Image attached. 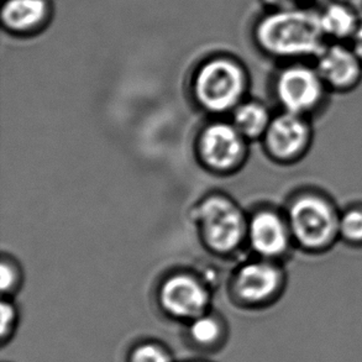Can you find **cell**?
<instances>
[{
  "label": "cell",
  "instance_id": "6da1fadb",
  "mask_svg": "<svg viewBox=\"0 0 362 362\" xmlns=\"http://www.w3.org/2000/svg\"><path fill=\"white\" fill-rule=\"evenodd\" d=\"M255 41L267 56L287 62L313 61L327 45L317 8L269 10L255 25Z\"/></svg>",
  "mask_w": 362,
  "mask_h": 362
},
{
  "label": "cell",
  "instance_id": "7a4b0ae2",
  "mask_svg": "<svg viewBox=\"0 0 362 362\" xmlns=\"http://www.w3.org/2000/svg\"><path fill=\"white\" fill-rule=\"evenodd\" d=\"M296 247L304 254L320 256L340 243L341 208L322 188L307 186L294 192L284 209Z\"/></svg>",
  "mask_w": 362,
  "mask_h": 362
},
{
  "label": "cell",
  "instance_id": "3957f363",
  "mask_svg": "<svg viewBox=\"0 0 362 362\" xmlns=\"http://www.w3.org/2000/svg\"><path fill=\"white\" fill-rule=\"evenodd\" d=\"M274 92L282 112L313 120L327 109L332 95L313 61L284 64L274 77Z\"/></svg>",
  "mask_w": 362,
  "mask_h": 362
},
{
  "label": "cell",
  "instance_id": "277c9868",
  "mask_svg": "<svg viewBox=\"0 0 362 362\" xmlns=\"http://www.w3.org/2000/svg\"><path fill=\"white\" fill-rule=\"evenodd\" d=\"M245 83L240 64L228 59H211L197 74V98L208 110L224 112L239 102Z\"/></svg>",
  "mask_w": 362,
  "mask_h": 362
},
{
  "label": "cell",
  "instance_id": "5b68a950",
  "mask_svg": "<svg viewBox=\"0 0 362 362\" xmlns=\"http://www.w3.org/2000/svg\"><path fill=\"white\" fill-rule=\"evenodd\" d=\"M314 137L313 119L281 110L269 122L264 146L274 161L293 165L308 156Z\"/></svg>",
  "mask_w": 362,
  "mask_h": 362
},
{
  "label": "cell",
  "instance_id": "8992f818",
  "mask_svg": "<svg viewBox=\"0 0 362 362\" xmlns=\"http://www.w3.org/2000/svg\"><path fill=\"white\" fill-rule=\"evenodd\" d=\"M197 214L211 249L226 252L240 244L246 226L240 211L230 201L213 197L202 203Z\"/></svg>",
  "mask_w": 362,
  "mask_h": 362
},
{
  "label": "cell",
  "instance_id": "52a82bcc",
  "mask_svg": "<svg viewBox=\"0 0 362 362\" xmlns=\"http://www.w3.org/2000/svg\"><path fill=\"white\" fill-rule=\"evenodd\" d=\"M287 284L286 272L277 261L261 259L245 264L239 271L235 292L239 300L247 305L261 307L274 303Z\"/></svg>",
  "mask_w": 362,
  "mask_h": 362
},
{
  "label": "cell",
  "instance_id": "ba28073f",
  "mask_svg": "<svg viewBox=\"0 0 362 362\" xmlns=\"http://www.w3.org/2000/svg\"><path fill=\"white\" fill-rule=\"evenodd\" d=\"M332 94H348L362 83V62L346 42L328 41L313 59Z\"/></svg>",
  "mask_w": 362,
  "mask_h": 362
},
{
  "label": "cell",
  "instance_id": "9c48e42d",
  "mask_svg": "<svg viewBox=\"0 0 362 362\" xmlns=\"http://www.w3.org/2000/svg\"><path fill=\"white\" fill-rule=\"evenodd\" d=\"M247 234L250 244L261 259L279 262L297 249L284 211H257L250 221Z\"/></svg>",
  "mask_w": 362,
  "mask_h": 362
},
{
  "label": "cell",
  "instance_id": "30bf717a",
  "mask_svg": "<svg viewBox=\"0 0 362 362\" xmlns=\"http://www.w3.org/2000/svg\"><path fill=\"white\" fill-rule=\"evenodd\" d=\"M160 303L168 317L188 323L208 312L209 294L196 279L176 276L162 284Z\"/></svg>",
  "mask_w": 362,
  "mask_h": 362
},
{
  "label": "cell",
  "instance_id": "8fae6325",
  "mask_svg": "<svg viewBox=\"0 0 362 362\" xmlns=\"http://www.w3.org/2000/svg\"><path fill=\"white\" fill-rule=\"evenodd\" d=\"M241 136L238 129L231 125H211L202 137V155L216 170L234 166L243 155L244 145Z\"/></svg>",
  "mask_w": 362,
  "mask_h": 362
},
{
  "label": "cell",
  "instance_id": "7c38bea8",
  "mask_svg": "<svg viewBox=\"0 0 362 362\" xmlns=\"http://www.w3.org/2000/svg\"><path fill=\"white\" fill-rule=\"evenodd\" d=\"M319 21L327 41L346 42L356 33L362 13L341 0H327L318 8Z\"/></svg>",
  "mask_w": 362,
  "mask_h": 362
},
{
  "label": "cell",
  "instance_id": "4fadbf2b",
  "mask_svg": "<svg viewBox=\"0 0 362 362\" xmlns=\"http://www.w3.org/2000/svg\"><path fill=\"white\" fill-rule=\"evenodd\" d=\"M229 332L219 317L208 312L186 323L185 343L194 353L214 355L228 343Z\"/></svg>",
  "mask_w": 362,
  "mask_h": 362
},
{
  "label": "cell",
  "instance_id": "5bb4252c",
  "mask_svg": "<svg viewBox=\"0 0 362 362\" xmlns=\"http://www.w3.org/2000/svg\"><path fill=\"white\" fill-rule=\"evenodd\" d=\"M47 0H5L1 6V21L15 34H29L40 29L49 18Z\"/></svg>",
  "mask_w": 362,
  "mask_h": 362
},
{
  "label": "cell",
  "instance_id": "9a60e30c",
  "mask_svg": "<svg viewBox=\"0 0 362 362\" xmlns=\"http://www.w3.org/2000/svg\"><path fill=\"white\" fill-rule=\"evenodd\" d=\"M272 118L274 117L269 115V109L257 102L243 104L234 114V122L238 132L243 136L251 139L264 136Z\"/></svg>",
  "mask_w": 362,
  "mask_h": 362
},
{
  "label": "cell",
  "instance_id": "2e32d148",
  "mask_svg": "<svg viewBox=\"0 0 362 362\" xmlns=\"http://www.w3.org/2000/svg\"><path fill=\"white\" fill-rule=\"evenodd\" d=\"M340 243L351 249L362 250V202L341 208L339 224Z\"/></svg>",
  "mask_w": 362,
  "mask_h": 362
},
{
  "label": "cell",
  "instance_id": "e0dca14e",
  "mask_svg": "<svg viewBox=\"0 0 362 362\" xmlns=\"http://www.w3.org/2000/svg\"><path fill=\"white\" fill-rule=\"evenodd\" d=\"M125 362H177L175 354L166 344L155 339H144L132 344Z\"/></svg>",
  "mask_w": 362,
  "mask_h": 362
},
{
  "label": "cell",
  "instance_id": "ac0fdd59",
  "mask_svg": "<svg viewBox=\"0 0 362 362\" xmlns=\"http://www.w3.org/2000/svg\"><path fill=\"white\" fill-rule=\"evenodd\" d=\"M16 327H18L16 308L13 304L4 300L1 303V329H0V339H1L3 346L13 340Z\"/></svg>",
  "mask_w": 362,
  "mask_h": 362
},
{
  "label": "cell",
  "instance_id": "d6986e66",
  "mask_svg": "<svg viewBox=\"0 0 362 362\" xmlns=\"http://www.w3.org/2000/svg\"><path fill=\"white\" fill-rule=\"evenodd\" d=\"M0 277H1V289H3V292H8L16 284L15 269L8 262H3V264H1Z\"/></svg>",
  "mask_w": 362,
  "mask_h": 362
},
{
  "label": "cell",
  "instance_id": "ffe728a7",
  "mask_svg": "<svg viewBox=\"0 0 362 362\" xmlns=\"http://www.w3.org/2000/svg\"><path fill=\"white\" fill-rule=\"evenodd\" d=\"M269 10L291 9L299 8V0H262Z\"/></svg>",
  "mask_w": 362,
  "mask_h": 362
},
{
  "label": "cell",
  "instance_id": "44dd1931",
  "mask_svg": "<svg viewBox=\"0 0 362 362\" xmlns=\"http://www.w3.org/2000/svg\"><path fill=\"white\" fill-rule=\"evenodd\" d=\"M348 44L350 45V47L353 49L354 52L356 54L358 59L362 62V20L360 25H358L356 33L353 35V37L350 39Z\"/></svg>",
  "mask_w": 362,
  "mask_h": 362
},
{
  "label": "cell",
  "instance_id": "7402d4cb",
  "mask_svg": "<svg viewBox=\"0 0 362 362\" xmlns=\"http://www.w3.org/2000/svg\"><path fill=\"white\" fill-rule=\"evenodd\" d=\"M327 0H299V4L300 6H305V8H317L325 3Z\"/></svg>",
  "mask_w": 362,
  "mask_h": 362
},
{
  "label": "cell",
  "instance_id": "603a6c76",
  "mask_svg": "<svg viewBox=\"0 0 362 362\" xmlns=\"http://www.w3.org/2000/svg\"><path fill=\"white\" fill-rule=\"evenodd\" d=\"M341 1H345V3H348V4L353 5V6L358 8L362 13V0H341Z\"/></svg>",
  "mask_w": 362,
  "mask_h": 362
},
{
  "label": "cell",
  "instance_id": "cb8c5ba5",
  "mask_svg": "<svg viewBox=\"0 0 362 362\" xmlns=\"http://www.w3.org/2000/svg\"><path fill=\"white\" fill-rule=\"evenodd\" d=\"M185 362H211V361H208V360H189V361H185Z\"/></svg>",
  "mask_w": 362,
  "mask_h": 362
}]
</instances>
